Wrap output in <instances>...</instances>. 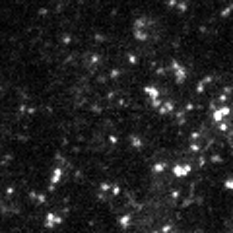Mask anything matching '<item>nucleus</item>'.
<instances>
[{
    "label": "nucleus",
    "instance_id": "nucleus-1",
    "mask_svg": "<svg viewBox=\"0 0 233 233\" xmlns=\"http://www.w3.org/2000/svg\"><path fill=\"white\" fill-rule=\"evenodd\" d=\"M190 169H192L190 163H175V165H173V175L177 179H185L190 173Z\"/></svg>",
    "mask_w": 233,
    "mask_h": 233
},
{
    "label": "nucleus",
    "instance_id": "nucleus-2",
    "mask_svg": "<svg viewBox=\"0 0 233 233\" xmlns=\"http://www.w3.org/2000/svg\"><path fill=\"white\" fill-rule=\"evenodd\" d=\"M45 222H47V225H60L62 220H60V218H56L53 212H49V214H47V218H45Z\"/></svg>",
    "mask_w": 233,
    "mask_h": 233
},
{
    "label": "nucleus",
    "instance_id": "nucleus-3",
    "mask_svg": "<svg viewBox=\"0 0 233 233\" xmlns=\"http://www.w3.org/2000/svg\"><path fill=\"white\" fill-rule=\"evenodd\" d=\"M62 173H64V171H62L60 167H56L55 171H53V179H51V181H53V185H56V183L62 179Z\"/></svg>",
    "mask_w": 233,
    "mask_h": 233
},
{
    "label": "nucleus",
    "instance_id": "nucleus-4",
    "mask_svg": "<svg viewBox=\"0 0 233 233\" xmlns=\"http://www.w3.org/2000/svg\"><path fill=\"white\" fill-rule=\"evenodd\" d=\"M119 223H121V227H128V223H130V216H122L121 220H119Z\"/></svg>",
    "mask_w": 233,
    "mask_h": 233
},
{
    "label": "nucleus",
    "instance_id": "nucleus-5",
    "mask_svg": "<svg viewBox=\"0 0 233 233\" xmlns=\"http://www.w3.org/2000/svg\"><path fill=\"white\" fill-rule=\"evenodd\" d=\"M163 169H165V163H161V161H159V163H155V165H154V173H161Z\"/></svg>",
    "mask_w": 233,
    "mask_h": 233
},
{
    "label": "nucleus",
    "instance_id": "nucleus-6",
    "mask_svg": "<svg viewBox=\"0 0 233 233\" xmlns=\"http://www.w3.org/2000/svg\"><path fill=\"white\" fill-rule=\"evenodd\" d=\"M223 187L227 190H233V177L231 179H225V183H223Z\"/></svg>",
    "mask_w": 233,
    "mask_h": 233
},
{
    "label": "nucleus",
    "instance_id": "nucleus-7",
    "mask_svg": "<svg viewBox=\"0 0 233 233\" xmlns=\"http://www.w3.org/2000/svg\"><path fill=\"white\" fill-rule=\"evenodd\" d=\"M227 113H229V111H227V109H222V111H218V113H216L214 117H216V119H222V117H225Z\"/></svg>",
    "mask_w": 233,
    "mask_h": 233
}]
</instances>
